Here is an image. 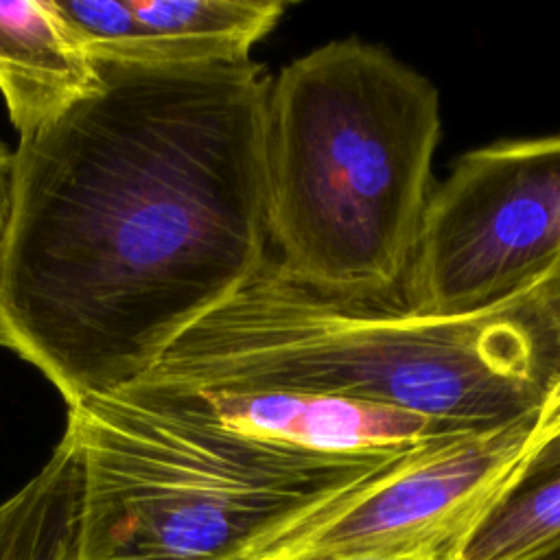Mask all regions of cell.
<instances>
[{
	"instance_id": "1",
	"label": "cell",
	"mask_w": 560,
	"mask_h": 560,
	"mask_svg": "<svg viewBox=\"0 0 560 560\" xmlns=\"http://www.w3.org/2000/svg\"><path fill=\"white\" fill-rule=\"evenodd\" d=\"M96 70L98 88L13 153L0 267V346L68 407L144 374L269 256L265 68Z\"/></svg>"
},
{
	"instance_id": "2",
	"label": "cell",
	"mask_w": 560,
	"mask_h": 560,
	"mask_svg": "<svg viewBox=\"0 0 560 560\" xmlns=\"http://www.w3.org/2000/svg\"><path fill=\"white\" fill-rule=\"evenodd\" d=\"M540 273L486 308L444 315L416 308L405 291H324L267 256L131 383L339 396L457 433L488 431L538 409L560 378V361L527 311Z\"/></svg>"
},
{
	"instance_id": "3",
	"label": "cell",
	"mask_w": 560,
	"mask_h": 560,
	"mask_svg": "<svg viewBox=\"0 0 560 560\" xmlns=\"http://www.w3.org/2000/svg\"><path fill=\"white\" fill-rule=\"evenodd\" d=\"M438 88L387 48L332 39L269 81L265 219L298 280L346 295L405 287L433 192Z\"/></svg>"
},
{
	"instance_id": "4",
	"label": "cell",
	"mask_w": 560,
	"mask_h": 560,
	"mask_svg": "<svg viewBox=\"0 0 560 560\" xmlns=\"http://www.w3.org/2000/svg\"><path fill=\"white\" fill-rule=\"evenodd\" d=\"M66 429L81 466L74 560H254L427 446L319 453L109 396L68 407Z\"/></svg>"
},
{
	"instance_id": "5",
	"label": "cell",
	"mask_w": 560,
	"mask_h": 560,
	"mask_svg": "<svg viewBox=\"0 0 560 560\" xmlns=\"http://www.w3.org/2000/svg\"><path fill=\"white\" fill-rule=\"evenodd\" d=\"M560 256V133L464 153L431 192L405 298L468 313L527 284Z\"/></svg>"
},
{
	"instance_id": "6",
	"label": "cell",
	"mask_w": 560,
	"mask_h": 560,
	"mask_svg": "<svg viewBox=\"0 0 560 560\" xmlns=\"http://www.w3.org/2000/svg\"><path fill=\"white\" fill-rule=\"evenodd\" d=\"M560 431V378L532 413L427 444L282 534L254 560L438 556Z\"/></svg>"
},
{
	"instance_id": "7",
	"label": "cell",
	"mask_w": 560,
	"mask_h": 560,
	"mask_svg": "<svg viewBox=\"0 0 560 560\" xmlns=\"http://www.w3.org/2000/svg\"><path fill=\"white\" fill-rule=\"evenodd\" d=\"M109 398L133 409L197 411L245 435L337 455L402 451L466 435L405 409L322 394L177 392L129 383Z\"/></svg>"
},
{
	"instance_id": "8",
	"label": "cell",
	"mask_w": 560,
	"mask_h": 560,
	"mask_svg": "<svg viewBox=\"0 0 560 560\" xmlns=\"http://www.w3.org/2000/svg\"><path fill=\"white\" fill-rule=\"evenodd\" d=\"M96 88V61L50 0H0V94L20 140Z\"/></svg>"
},
{
	"instance_id": "9",
	"label": "cell",
	"mask_w": 560,
	"mask_h": 560,
	"mask_svg": "<svg viewBox=\"0 0 560 560\" xmlns=\"http://www.w3.org/2000/svg\"><path fill=\"white\" fill-rule=\"evenodd\" d=\"M138 20L133 63H245L284 18L280 0H129Z\"/></svg>"
},
{
	"instance_id": "10",
	"label": "cell",
	"mask_w": 560,
	"mask_h": 560,
	"mask_svg": "<svg viewBox=\"0 0 560 560\" xmlns=\"http://www.w3.org/2000/svg\"><path fill=\"white\" fill-rule=\"evenodd\" d=\"M560 538V431L451 545L444 560H525Z\"/></svg>"
},
{
	"instance_id": "11",
	"label": "cell",
	"mask_w": 560,
	"mask_h": 560,
	"mask_svg": "<svg viewBox=\"0 0 560 560\" xmlns=\"http://www.w3.org/2000/svg\"><path fill=\"white\" fill-rule=\"evenodd\" d=\"M81 466L66 429L48 462L0 503V560H74Z\"/></svg>"
},
{
	"instance_id": "12",
	"label": "cell",
	"mask_w": 560,
	"mask_h": 560,
	"mask_svg": "<svg viewBox=\"0 0 560 560\" xmlns=\"http://www.w3.org/2000/svg\"><path fill=\"white\" fill-rule=\"evenodd\" d=\"M527 311L549 339L560 361V256L540 273L532 289Z\"/></svg>"
},
{
	"instance_id": "13",
	"label": "cell",
	"mask_w": 560,
	"mask_h": 560,
	"mask_svg": "<svg viewBox=\"0 0 560 560\" xmlns=\"http://www.w3.org/2000/svg\"><path fill=\"white\" fill-rule=\"evenodd\" d=\"M13 168L15 158L13 151L4 142H0V267L7 249V236L11 225V208H13Z\"/></svg>"
},
{
	"instance_id": "14",
	"label": "cell",
	"mask_w": 560,
	"mask_h": 560,
	"mask_svg": "<svg viewBox=\"0 0 560 560\" xmlns=\"http://www.w3.org/2000/svg\"><path fill=\"white\" fill-rule=\"evenodd\" d=\"M525 560H560V538H558L556 542H551V545L538 549L536 553L527 556Z\"/></svg>"
},
{
	"instance_id": "15",
	"label": "cell",
	"mask_w": 560,
	"mask_h": 560,
	"mask_svg": "<svg viewBox=\"0 0 560 560\" xmlns=\"http://www.w3.org/2000/svg\"><path fill=\"white\" fill-rule=\"evenodd\" d=\"M341 560H442L438 556H354Z\"/></svg>"
}]
</instances>
